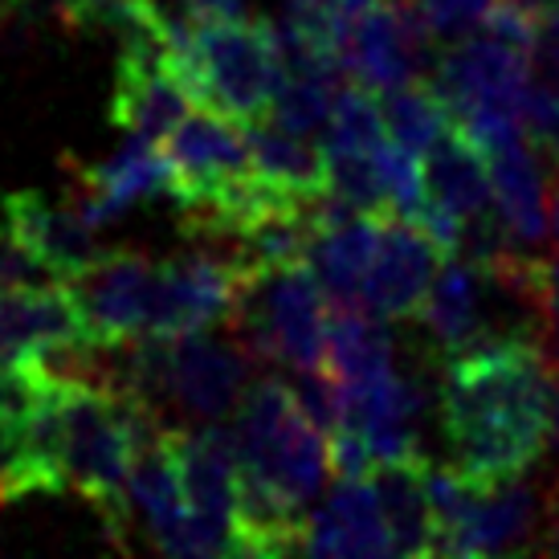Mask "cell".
Returning a JSON list of instances; mask_svg holds the SVG:
<instances>
[{
	"instance_id": "26",
	"label": "cell",
	"mask_w": 559,
	"mask_h": 559,
	"mask_svg": "<svg viewBox=\"0 0 559 559\" xmlns=\"http://www.w3.org/2000/svg\"><path fill=\"white\" fill-rule=\"evenodd\" d=\"M185 13L192 21H237L246 13V0H185Z\"/></svg>"
},
{
	"instance_id": "27",
	"label": "cell",
	"mask_w": 559,
	"mask_h": 559,
	"mask_svg": "<svg viewBox=\"0 0 559 559\" xmlns=\"http://www.w3.org/2000/svg\"><path fill=\"white\" fill-rule=\"evenodd\" d=\"M326 13H335L343 21V25H356L359 16L368 13V9H376L380 0H319Z\"/></svg>"
},
{
	"instance_id": "28",
	"label": "cell",
	"mask_w": 559,
	"mask_h": 559,
	"mask_svg": "<svg viewBox=\"0 0 559 559\" xmlns=\"http://www.w3.org/2000/svg\"><path fill=\"white\" fill-rule=\"evenodd\" d=\"M519 4H527V9H535V13H544L551 0H519Z\"/></svg>"
},
{
	"instance_id": "15",
	"label": "cell",
	"mask_w": 559,
	"mask_h": 559,
	"mask_svg": "<svg viewBox=\"0 0 559 559\" xmlns=\"http://www.w3.org/2000/svg\"><path fill=\"white\" fill-rule=\"evenodd\" d=\"M425 188L429 204L445 217L469 221L486 217L495 209V185H490V159L462 123H453L441 140L425 152Z\"/></svg>"
},
{
	"instance_id": "7",
	"label": "cell",
	"mask_w": 559,
	"mask_h": 559,
	"mask_svg": "<svg viewBox=\"0 0 559 559\" xmlns=\"http://www.w3.org/2000/svg\"><path fill=\"white\" fill-rule=\"evenodd\" d=\"M91 343H123L156 331L159 262L143 253H103L66 282Z\"/></svg>"
},
{
	"instance_id": "22",
	"label": "cell",
	"mask_w": 559,
	"mask_h": 559,
	"mask_svg": "<svg viewBox=\"0 0 559 559\" xmlns=\"http://www.w3.org/2000/svg\"><path fill=\"white\" fill-rule=\"evenodd\" d=\"M53 282L62 278L4 221L0 225V290H33V286H53Z\"/></svg>"
},
{
	"instance_id": "9",
	"label": "cell",
	"mask_w": 559,
	"mask_h": 559,
	"mask_svg": "<svg viewBox=\"0 0 559 559\" xmlns=\"http://www.w3.org/2000/svg\"><path fill=\"white\" fill-rule=\"evenodd\" d=\"M437 46L429 29L408 13L404 0H380L376 9L359 16L347 41H343V70L352 82L384 94L404 82H420L437 62Z\"/></svg>"
},
{
	"instance_id": "3",
	"label": "cell",
	"mask_w": 559,
	"mask_h": 559,
	"mask_svg": "<svg viewBox=\"0 0 559 559\" xmlns=\"http://www.w3.org/2000/svg\"><path fill=\"white\" fill-rule=\"evenodd\" d=\"M171 53L201 107L221 110L241 127L270 119V107L286 74L274 25L241 21V16L237 21H192L188 13H180Z\"/></svg>"
},
{
	"instance_id": "29",
	"label": "cell",
	"mask_w": 559,
	"mask_h": 559,
	"mask_svg": "<svg viewBox=\"0 0 559 559\" xmlns=\"http://www.w3.org/2000/svg\"><path fill=\"white\" fill-rule=\"evenodd\" d=\"M551 335H556V372H559V319L551 323Z\"/></svg>"
},
{
	"instance_id": "20",
	"label": "cell",
	"mask_w": 559,
	"mask_h": 559,
	"mask_svg": "<svg viewBox=\"0 0 559 559\" xmlns=\"http://www.w3.org/2000/svg\"><path fill=\"white\" fill-rule=\"evenodd\" d=\"M384 123L396 143H404L408 152L425 156L457 119H453L450 103L437 94V86L425 82H404L396 91H384Z\"/></svg>"
},
{
	"instance_id": "13",
	"label": "cell",
	"mask_w": 559,
	"mask_h": 559,
	"mask_svg": "<svg viewBox=\"0 0 559 559\" xmlns=\"http://www.w3.org/2000/svg\"><path fill=\"white\" fill-rule=\"evenodd\" d=\"M4 221L62 282H70L103 258V246L94 237L98 225L86 221L79 204L66 209V204L49 201L46 192H13L4 201Z\"/></svg>"
},
{
	"instance_id": "25",
	"label": "cell",
	"mask_w": 559,
	"mask_h": 559,
	"mask_svg": "<svg viewBox=\"0 0 559 559\" xmlns=\"http://www.w3.org/2000/svg\"><path fill=\"white\" fill-rule=\"evenodd\" d=\"M531 62L539 66L547 86H559V0H551L539 16V37H535Z\"/></svg>"
},
{
	"instance_id": "5",
	"label": "cell",
	"mask_w": 559,
	"mask_h": 559,
	"mask_svg": "<svg viewBox=\"0 0 559 559\" xmlns=\"http://www.w3.org/2000/svg\"><path fill=\"white\" fill-rule=\"evenodd\" d=\"M437 556H519L539 551L551 498L539 481L474 486L450 469H433Z\"/></svg>"
},
{
	"instance_id": "14",
	"label": "cell",
	"mask_w": 559,
	"mask_h": 559,
	"mask_svg": "<svg viewBox=\"0 0 559 559\" xmlns=\"http://www.w3.org/2000/svg\"><path fill=\"white\" fill-rule=\"evenodd\" d=\"M384 511L392 556H437V502L433 466L425 453L380 462L368 474Z\"/></svg>"
},
{
	"instance_id": "17",
	"label": "cell",
	"mask_w": 559,
	"mask_h": 559,
	"mask_svg": "<svg viewBox=\"0 0 559 559\" xmlns=\"http://www.w3.org/2000/svg\"><path fill=\"white\" fill-rule=\"evenodd\" d=\"M490 159V185H495V209L502 225L511 229L519 246H539L547 234V188L544 171L523 140H507L486 147Z\"/></svg>"
},
{
	"instance_id": "2",
	"label": "cell",
	"mask_w": 559,
	"mask_h": 559,
	"mask_svg": "<svg viewBox=\"0 0 559 559\" xmlns=\"http://www.w3.org/2000/svg\"><path fill=\"white\" fill-rule=\"evenodd\" d=\"M241 462V556L307 551V507L331 469V437L282 380L249 384L234 413Z\"/></svg>"
},
{
	"instance_id": "6",
	"label": "cell",
	"mask_w": 559,
	"mask_h": 559,
	"mask_svg": "<svg viewBox=\"0 0 559 559\" xmlns=\"http://www.w3.org/2000/svg\"><path fill=\"white\" fill-rule=\"evenodd\" d=\"M171 164V201L180 213H204L234 197L253 176L241 123L213 107H192L164 140Z\"/></svg>"
},
{
	"instance_id": "21",
	"label": "cell",
	"mask_w": 559,
	"mask_h": 559,
	"mask_svg": "<svg viewBox=\"0 0 559 559\" xmlns=\"http://www.w3.org/2000/svg\"><path fill=\"white\" fill-rule=\"evenodd\" d=\"M404 4L429 29V37H433L437 46L445 49L478 29L498 0H404Z\"/></svg>"
},
{
	"instance_id": "23",
	"label": "cell",
	"mask_w": 559,
	"mask_h": 559,
	"mask_svg": "<svg viewBox=\"0 0 559 559\" xmlns=\"http://www.w3.org/2000/svg\"><path fill=\"white\" fill-rule=\"evenodd\" d=\"M527 140L559 168V86L535 82L527 98Z\"/></svg>"
},
{
	"instance_id": "11",
	"label": "cell",
	"mask_w": 559,
	"mask_h": 559,
	"mask_svg": "<svg viewBox=\"0 0 559 559\" xmlns=\"http://www.w3.org/2000/svg\"><path fill=\"white\" fill-rule=\"evenodd\" d=\"M70 164V180H74V204H79L86 221L94 225H110L115 217H123L131 204L152 201L159 192L171 197V164L159 152V143L131 140L103 164Z\"/></svg>"
},
{
	"instance_id": "1",
	"label": "cell",
	"mask_w": 559,
	"mask_h": 559,
	"mask_svg": "<svg viewBox=\"0 0 559 559\" xmlns=\"http://www.w3.org/2000/svg\"><path fill=\"white\" fill-rule=\"evenodd\" d=\"M437 429L445 469L462 481L523 478L559 437V372L539 340L514 335L445 359Z\"/></svg>"
},
{
	"instance_id": "18",
	"label": "cell",
	"mask_w": 559,
	"mask_h": 559,
	"mask_svg": "<svg viewBox=\"0 0 559 559\" xmlns=\"http://www.w3.org/2000/svg\"><path fill=\"white\" fill-rule=\"evenodd\" d=\"M246 140L253 176L262 185L302 197V201L326 197V156L323 147L311 143V135H298V131L274 123V119H258V123L246 127Z\"/></svg>"
},
{
	"instance_id": "16",
	"label": "cell",
	"mask_w": 559,
	"mask_h": 559,
	"mask_svg": "<svg viewBox=\"0 0 559 559\" xmlns=\"http://www.w3.org/2000/svg\"><path fill=\"white\" fill-rule=\"evenodd\" d=\"M311 556H392L384 511L372 478H340L307 523Z\"/></svg>"
},
{
	"instance_id": "24",
	"label": "cell",
	"mask_w": 559,
	"mask_h": 559,
	"mask_svg": "<svg viewBox=\"0 0 559 559\" xmlns=\"http://www.w3.org/2000/svg\"><path fill=\"white\" fill-rule=\"evenodd\" d=\"M551 234H556V258L539 262V307L547 314V331L559 319V176L551 180Z\"/></svg>"
},
{
	"instance_id": "12",
	"label": "cell",
	"mask_w": 559,
	"mask_h": 559,
	"mask_svg": "<svg viewBox=\"0 0 559 559\" xmlns=\"http://www.w3.org/2000/svg\"><path fill=\"white\" fill-rule=\"evenodd\" d=\"M79 340H86V326L66 282L0 290V372L33 368L46 352Z\"/></svg>"
},
{
	"instance_id": "8",
	"label": "cell",
	"mask_w": 559,
	"mask_h": 559,
	"mask_svg": "<svg viewBox=\"0 0 559 559\" xmlns=\"http://www.w3.org/2000/svg\"><path fill=\"white\" fill-rule=\"evenodd\" d=\"M197 103L185 70L171 53V41L152 37L123 46L119 79L110 94V123L147 143H164Z\"/></svg>"
},
{
	"instance_id": "10",
	"label": "cell",
	"mask_w": 559,
	"mask_h": 559,
	"mask_svg": "<svg viewBox=\"0 0 559 559\" xmlns=\"http://www.w3.org/2000/svg\"><path fill=\"white\" fill-rule=\"evenodd\" d=\"M450 258V249L441 246L425 225L417 221H384L376 262L364 282V311H372L384 323L417 319L420 302L429 295V286L441 274V262Z\"/></svg>"
},
{
	"instance_id": "4",
	"label": "cell",
	"mask_w": 559,
	"mask_h": 559,
	"mask_svg": "<svg viewBox=\"0 0 559 559\" xmlns=\"http://www.w3.org/2000/svg\"><path fill=\"white\" fill-rule=\"evenodd\" d=\"M326 323L331 298L314 270L307 262H286L249 278L229 326L253 359L282 364L290 372H314L326 368Z\"/></svg>"
},
{
	"instance_id": "19",
	"label": "cell",
	"mask_w": 559,
	"mask_h": 559,
	"mask_svg": "<svg viewBox=\"0 0 559 559\" xmlns=\"http://www.w3.org/2000/svg\"><path fill=\"white\" fill-rule=\"evenodd\" d=\"M326 368L335 372V380H340L343 389L389 372V368H396V359H392V335L364 307H331V323H326Z\"/></svg>"
}]
</instances>
